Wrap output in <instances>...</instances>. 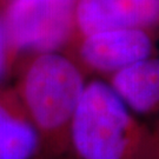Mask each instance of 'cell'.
Wrapping results in <instances>:
<instances>
[{
    "label": "cell",
    "instance_id": "obj_1",
    "mask_svg": "<svg viewBox=\"0 0 159 159\" xmlns=\"http://www.w3.org/2000/svg\"><path fill=\"white\" fill-rule=\"evenodd\" d=\"M13 86L39 132L46 158L71 154L70 132L86 85V74L64 51H47L20 58Z\"/></svg>",
    "mask_w": 159,
    "mask_h": 159
},
{
    "label": "cell",
    "instance_id": "obj_2",
    "mask_svg": "<svg viewBox=\"0 0 159 159\" xmlns=\"http://www.w3.org/2000/svg\"><path fill=\"white\" fill-rule=\"evenodd\" d=\"M75 159H159V127L134 114L102 78L86 81L70 132Z\"/></svg>",
    "mask_w": 159,
    "mask_h": 159
},
{
    "label": "cell",
    "instance_id": "obj_3",
    "mask_svg": "<svg viewBox=\"0 0 159 159\" xmlns=\"http://www.w3.org/2000/svg\"><path fill=\"white\" fill-rule=\"evenodd\" d=\"M78 0H11L1 10L10 71L20 58L64 51L74 34Z\"/></svg>",
    "mask_w": 159,
    "mask_h": 159
},
{
    "label": "cell",
    "instance_id": "obj_4",
    "mask_svg": "<svg viewBox=\"0 0 159 159\" xmlns=\"http://www.w3.org/2000/svg\"><path fill=\"white\" fill-rule=\"evenodd\" d=\"M158 31L110 29L74 37L65 47L83 72L105 79L144 58L157 54Z\"/></svg>",
    "mask_w": 159,
    "mask_h": 159
},
{
    "label": "cell",
    "instance_id": "obj_5",
    "mask_svg": "<svg viewBox=\"0 0 159 159\" xmlns=\"http://www.w3.org/2000/svg\"><path fill=\"white\" fill-rule=\"evenodd\" d=\"M127 27L159 31V0H78L72 38Z\"/></svg>",
    "mask_w": 159,
    "mask_h": 159
},
{
    "label": "cell",
    "instance_id": "obj_6",
    "mask_svg": "<svg viewBox=\"0 0 159 159\" xmlns=\"http://www.w3.org/2000/svg\"><path fill=\"white\" fill-rule=\"evenodd\" d=\"M127 107L159 127V56L153 54L105 78Z\"/></svg>",
    "mask_w": 159,
    "mask_h": 159
},
{
    "label": "cell",
    "instance_id": "obj_7",
    "mask_svg": "<svg viewBox=\"0 0 159 159\" xmlns=\"http://www.w3.org/2000/svg\"><path fill=\"white\" fill-rule=\"evenodd\" d=\"M46 158L33 121L13 86L0 87V159Z\"/></svg>",
    "mask_w": 159,
    "mask_h": 159
},
{
    "label": "cell",
    "instance_id": "obj_8",
    "mask_svg": "<svg viewBox=\"0 0 159 159\" xmlns=\"http://www.w3.org/2000/svg\"><path fill=\"white\" fill-rule=\"evenodd\" d=\"M10 72L8 67V59H7V47H6V39L2 20H1V11H0V79L4 74Z\"/></svg>",
    "mask_w": 159,
    "mask_h": 159
},
{
    "label": "cell",
    "instance_id": "obj_9",
    "mask_svg": "<svg viewBox=\"0 0 159 159\" xmlns=\"http://www.w3.org/2000/svg\"><path fill=\"white\" fill-rule=\"evenodd\" d=\"M8 1H11V0H0V11L2 10V7H4Z\"/></svg>",
    "mask_w": 159,
    "mask_h": 159
}]
</instances>
